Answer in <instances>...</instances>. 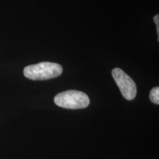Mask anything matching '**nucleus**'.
<instances>
[{"instance_id": "f257e3e1", "label": "nucleus", "mask_w": 159, "mask_h": 159, "mask_svg": "<svg viewBox=\"0 0 159 159\" xmlns=\"http://www.w3.org/2000/svg\"><path fill=\"white\" fill-rule=\"evenodd\" d=\"M63 68L56 63L41 62L30 65L24 69V75L32 80H45L55 78L62 74Z\"/></svg>"}, {"instance_id": "f03ea898", "label": "nucleus", "mask_w": 159, "mask_h": 159, "mask_svg": "<svg viewBox=\"0 0 159 159\" xmlns=\"http://www.w3.org/2000/svg\"><path fill=\"white\" fill-rule=\"evenodd\" d=\"M54 101L57 106L67 109L85 108L90 103L88 95L75 90L59 93L55 96Z\"/></svg>"}, {"instance_id": "7ed1b4c3", "label": "nucleus", "mask_w": 159, "mask_h": 159, "mask_svg": "<svg viewBox=\"0 0 159 159\" xmlns=\"http://www.w3.org/2000/svg\"><path fill=\"white\" fill-rule=\"evenodd\" d=\"M112 76L125 99L132 100L136 96V85L133 79L119 68L112 70Z\"/></svg>"}, {"instance_id": "20e7f679", "label": "nucleus", "mask_w": 159, "mask_h": 159, "mask_svg": "<svg viewBox=\"0 0 159 159\" xmlns=\"http://www.w3.org/2000/svg\"><path fill=\"white\" fill-rule=\"evenodd\" d=\"M150 99L155 104H159V88L155 87L150 91Z\"/></svg>"}, {"instance_id": "39448f33", "label": "nucleus", "mask_w": 159, "mask_h": 159, "mask_svg": "<svg viewBox=\"0 0 159 159\" xmlns=\"http://www.w3.org/2000/svg\"><path fill=\"white\" fill-rule=\"evenodd\" d=\"M154 21L157 26V33H158V41H159V15L157 14L154 16Z\"/></svg>"}]
</instances>
